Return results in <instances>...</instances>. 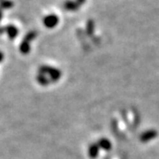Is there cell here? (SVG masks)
Returning a JSON list of instances; mask_svg holds the SVG:
<instances>
[{
  "label": "cell",
  "instance_id": "6da1fadb",
  "mask_svg": "<svg viewBox=\"0 0 159 159\" xmlns=\"http://www.w3.org/2000/svg\"><path fill=\"white\" fill-rule=\"evenodd\" d=\"M39 73H42L44 75H46L49 79L51 83H57L60 81V79L61 78V71L59 70L58 68H55L49 65H42L39 68Z\"/></svg>",
  "mask_w": 159,
  "mask_h": 159
},
{
  "label": "cell",
  "instance_id": "7a4b0ae2",
  "mask_svg": "<svg viewBox=\"0 0 159 159\" xmlns=\"http://www.w3.org/2000/svg\"><path fill=\"white\" fill-rule=\"evenodd\" d=\"M37 38V33L35 31L29 32L24 37L23 40L19 45V51L22 54H28L31 51V42L34 39Z\"/></svg>",
  "mask_w": 159,
  "mask_h": 159
},
{
  "label": "cell",
  "instance_id": "3957f363",
  "mask_svg": "<svg viewBox=\"0 0 159 159\" xmlns=\"http://www.w3.org/2000/svg\"><path fill=\"white\" fill-rule=\"evenodd\" d=\"M59 23V17L56 15H48L43 18V24L47 28H54Z\"/></svg>",
  "mask_w": 159,
  "mask_h": 159
},
{
  "label": "cell",
  "instance_id": "277c9868",
  "mask_svg": "<svg viewBox=\"0 0 159 159\" xmlns=\"http://www.w3.org/2000/svg\"><path fill=\"white\" fill-rule=\"evenodd\" d=\"M157 136H158V132L155 129H151V130H148V131L144 132L140 136V140L143 143H147V142H149V141L156 138Z\"/></svg>",
  "mask_w": 159,
  "mask_h": 159
},
{
  "label": "cell",
  "instance_id": "5b68a950",
  "mask_svg": "<svg viewBox=\"0 0 159 159\" xmlns=\"http://www.w3.org/2000/svg\"><path fill=\"white\" fill-rule=\"evenodd\" d=\"M4 30H5V33L7 34L8 37L11 39H16L18 35V29L15 25H7L4 27Z\"/></svg>",
  "mask_w": 159,
  "mask_h": 159
},
{
  "label": "cell",
  "instance_id": "8992f818",
  "mask_svg": "<svg viewBox=\"0 0 159 159\" xmlns=\"http://www.w3.org/2000/svg\"><path fill=\"white\" fill-rule=\"evenodd\" d=\"M100 152V148L97 143L91 144L88 148V156L91 159H96L99 156Z\"/></svg>",
  "mask_w": 159,
  "mask_h": 159
},
{
  "label": "cell",
  "instance_id": "52a82bcc",
  "mask_svg": "<svg viewBox=\"0 0 159 159\" xmlns=\"http://www.w3.org/2000/svg\"><path fill=\"white\" fill-rule=\"evenodd\" d=\"M97 144H98L100 149L104 150V151H110L111 150V147H112L111 142L108 139H107V138H101L98 141Z\"/></svg>",
  "mask_w": 159,
  "mask_h": 159
},
{
  "label": "cell",
  "instance_id": "ba28073f",
  "mask_svg": "<svg viewBox=\"0 0 159 159\" xmlns=\"http://www.w3.org/2000/svg\"><path fill=\"white\" fill-rule=\"evenodd\" d=\"M37 82L42 85V86H47L48 84H51V81H50V79L46 76V75H44L42 73H39L38 76H37Z\"/></svg>",
  "mask_w": 159,
  "mask_h": 159
},
{
  "label": "cell",
  "instance_id": "9c48e42d",
  "mask_svg": "<svg viewBox=\"0 0 159 159\" xmlns=\"http://www.w3.org/2000/svg\"><path fill=\"white\" fill-rule=\"evenodd\" d=\"M80 6L81 5L77 2V0H73V1H66L63 4V7L66 11H76L79 9Z\"/></svg>",
  "mask_w": 159,
  "mask_h": 159
},
{
  "label": "cell",
  "instance_id": "30bf717a",
  "mask_svg": "<svg viewBox=\"0 0 159 159\" xmlns=\"http://www.w3.org/2000/svg\"><path fill=\"white\" fill-rule=\"evenodd\" d=\"M14 6V2L11 0H1L0 1V9H10Z\"/></svg>",
  "mask_w": 159,
  "mask_h": 159
},
{
  "label": "cell",
  "instance_id": "8fae6325",
  "mask_svg": "<svg viewBox=\"0 0 159 159\" xmlns=\"http://www.w3.org/2000/svg\"><path fill=\"white\" fill-rule=\"evenodd\" d=\"M94 28H95V25H94V21L93 20H89L88 23H87V26H86V31H87V34L88 35H93L94 33Z\"/></svg>",
  "mask_w": 159,
  "mask_h": 159
},
{
  "label": "cell",
  "instance_id": "7c38bea8",
  "mask_svg": "<svg viewBox=\"0 0 159 159\" xmlns=\"http://www.w3.org/2000/svg\"><path fill=\"white\" fill-rule=\"evenodd\" d=\"M3 60H4V54L1 51H0V62L3 61Z\"/></svg>",
  "mask_w": 159,
  "mask_h": 159
},
{
  "label": "cell",
  "instance_id": "4fadbf2b",
  "mask_svg": "<svg viewBox=\"0 0 159 159\" xmlns=\"http://www.w3.org/2000/svg\"><path fill=\"white\" fill-rule=\"evenodd\" d=\"M84 1H85V0H77V2L80 4V5H82V4H84Z\"/></svg>",
  "mask_w": 159,
  "mask_h": 159
},
{
  "label": "cell",
  "instance_id": "5bb4252c",
  "mask_svg": "<svg viewBox=\"0 0 159 159\" xmlns=\"http://www.w3.org/2000/svg\"><path fill=\"white\" fill-rule=\"evenodd\" d=\"M2 16H3V13H2V10L0 9V21H1V19H2Z\"/></svg>",
  "mask_w": 159,
  "mask_h": 159
},
{
  "label": "cell",
  "instance_id": "9a60e30c",
  "mask_svg": "<svg viewBox=\"0 0 159 159\" xmlns=\"http://www.w3.org/2000/svg\"><path fill=\"white\" fill-rule=\"evenodd\" d=\"M0 1H1V0H0Z\"/></svg>",
  "mask_w": 159,
  "mask_h": 159
}]
</instances>
